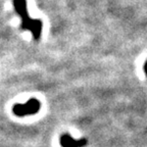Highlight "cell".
<instances>
[{
	"instance_id": "obj_1",
	"label": "cell",
	"mask_w": 147,
	"mask_h": 147,
	"mask_svg": "<svg viewBox=\"0 0 147 147\" xmlns=\"http://www.w3.org/2000/svg\"><path fill=\"white\" fill-rule=\"evenodd\" d=\"M13 7L16 12L21 16V27L23 30L30 31L35 40H39L42 35L43 23L40 20L31 18L28 12L27 0H13Z\"/></svg>"
},
{
	"instance_id": "obj_2",
	"label": "cell",
	"mask_w": 147,
	"mask_h": 147,
	"mask_svg": "<svg viewBox=\"0 0 147 147\" xmlns=\"http://www.w3.org/2000/svg\"><path fill=\"white\" fill-rule=\"evenodd\" d=\"M41 108L40 101L36 98H31L26 103L14 104L12 107V111L18 117H27V115H36Z\"/></svg>"
},
{
	"instance_id": "obj_4",
	"label": "cell",
	"mask_w": 147,
	"mask_h": 147,
	"mask_svg": "<svg viewBox=\"0 0 147 147\" xmlns=\"http://www.w3.org/2000/svg\"><path fill=\"white\" fill-rule=\"evenodd\" d=\"M144 71H145V74H146V77H147V60L144 63Z\"/></svg>"
},
{
	"instance_id": "obj_3",
	"label": "cell",
	"mask_w": 147,
	"mask_h": 147,
	"mask_svg": "<svg viewBox=\"0 0 147 147\" xmlns=\"http://www.w3.org/2000/svg\"><path fill=\"white\" fill-rule=\"evenodd\" d=\"M59 143L62 147H85L88 144V141L86 138L75 139L69 134H63L60 137Z\"/></svg>"
}]
</instances>
